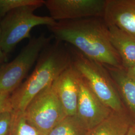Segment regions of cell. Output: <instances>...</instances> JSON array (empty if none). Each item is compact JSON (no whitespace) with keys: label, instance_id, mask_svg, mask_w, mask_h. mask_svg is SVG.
I'll use <instances>...</instances> for the list:
<instances>
[{"label":"cell","instance_id":"6da1fadb","mask_svg":"<svg viewBox=\"0 0 135 135\" xmlns=\"http://www.w3.org/2000/svg\"><path fill=\"white\" fill-rule=\"evenodd\" d=\"M48 28L57 41L70 44L88 58L104 65L123 68L104 18L58 21Z\"/></svg>","mask_w":135,"mask_h":135},{"label":"cell","instance_id":"7a4b0ae2","mask_svg":"<svg viewBox=\"0 0 135 135\" xmlns=\"http://www.w3.org/2000/svg\"><path fill=\"white\" fill-rule=\"evenodd\" d=\"M71 62L70 49L62 42L50 44L40 54L32 74L11 94L13 111L24 112L34 97L52 85Z\"/></svg>","mask_w":135,"mask_h":135},{"label":"cell","instance_id":"3957f363","mask_svg":"<svg viewBox=\"0 0 135 135\" xmlns=\"http://www.w3.org/2000/svg\"><path fill=\"white\" fill-rule=\"evenodd\" d=\"M70 51L72 66L95 95L112 111H125L116 85L104 65L88 58L73 47Z\"/></svg>","mask_w":135,"mask_h":135},{"label":"cell","instance_id":"277c9868","mask_svg":"<svg viewBox=\"0 0 135 135\" xmlns=\"http://www.w3.org/2000/svg\"><path fill=\"white\" fill-rule=\"evenodd\" d=\"M42 5H28L11 11L0 20V49L8 55L22 40L31 37L30 32L39 25L51 26L56 22L50 16L34 14Z\"/></svg>","mask_w":135,"mask_h":135},{"label":"cell","instance_id":"5b68a950","mask_svg":"<svg viewBox=\"0 0 135 135\" xmlns=\"http://www.w3.org/2000/svg\"><path fill=\"white\" fill-rule=\"evenodd\" d=\"M52 39V37L44 34L30 38L13 60L0 65V93L12 94L19 87Z\"/></svg>","mask_w":135,"mask_h":135},{"label":"cell","instance_id":"8992f818","mask_svg":"<svg viewBox=\"0 0 135 135\" xmlns=\"http://www.w3.org/2000/svg\"><path fill=\"white\" fill-rule=\"evenodd\" d=\"M24 113L40 135H48L67 116L52 84L34 97Z\"/></svg>","mask_w":135,"mask_h":135},{"label":"cell","instance_id":"52a82bcc","mask_svg":"<svg viewBox=\"0 0 135 135\" xmlns=\"http://www.w3.org/2000/svg\"><path fill=\"white\" fill-rule=\"evenodd\" d=\"M50 17L55 21L104 18L106 0H44Z\"/></svg>","mask_w":135,"mask_h":135},{"label":"cell","instance_id":"ba28073f","mask_svg":"<svg viewBox=\"0 0 135 135\" xmlns=\"http://www.w3.org/2000/svg\"><path fill=\"white\" fill-rule=\"evenodd\" d=\"M78 76L79 93L76 116L89 131L105 121L113 111L95 95L79 74Z\"/></svg>","mask_w":135,"mask_h":135},{"label":"cell","instance_id":"9c48e42d","mask_svg":"<svg viewBox=\"0 0 135 135\" xmlns=\"http://www.w3.org/2000/svg\"><path fill=\"white\" fill-rule=\"evenodd\" d=\"M52 85L67 116L76 115L79 99V76L71 65L53 83Z\"/></svg>","mask_w":135,"mask_h":135},{"label":"cell","instance_id":"30bf717a","mask_svg":"<svg viewBox=\"0 0 135 135\" xmlns=\"http://www.w3.org/2000/svg\"><path fill=\"white\" fill-rule=\"evenodd\" d=\"M104 19L107 24L135 36V0H106Z\"/></svg>","mask_w":135,"mask_h":135},{"label":"cell","instance_id":"8fae6325","mask_svg":"<svg viewBox=\"0 0 135 135\" xmlns=\"http://www.w3.org/2000/svg\"><path fill=\"white\" fill-rule=\"evenodd\" d=\"M111 44L121 58L123 67L127 69L135 64V36L112 25H108Z\"/></svg>","mask_w":135,"mask_h":135},{"label":"cell","instance_id":"7c38bea8","mask_svg":"<svg viewBox=\"0 0 135 135\" xmlns=\"http://www.w3.org/2000/svg\"><path fill=\"white\" fill-rule=\"evenodd\" d=\"M104 66L111 75L127 108L135 116V79L130 77L124 68Z\"/></svg>","mask_w":135,"mask_h":135},{"label":"cell","instance_id":"4fadbf2b","mask_svg":"<svg viewBox=\"0 0 135 135\" xmlns=\"http://www.w3.org/2000/svg\"><path fill=\"white\" fill-rule=\"evenodd\" d=\"M125 111L113 112L105 121L89 131L87 135H126L130 124Z\"/></svg>","mask_w":135,"mask_h":135},{"label":"cell","instance_id":"5bb4252c","mask_svg":"<svg viewBox=\"0 0 135 135\" xmlns=\"http://www.w3.org/2000/svg\"><path fill=\"white\" fill-rule=\"evenodd\" d=\"M88 130L76 115L67 116L48 135H87Z\"/></svg>","mask_w":135,"mask_h":135},{"label":"cell","instance_id":"9a60e30c","mask_svg":"<svg viewBox=\"0 0 135 135\" xmlns=\"http://www.w3.org/2000/svg\"><path fill=\"white\" fill-rule=\"evenodd\" d=\"M14 112L11 135H40L37 130L27 121L24 112Z\"/></svg>","mask_w":135,"mask_h":135},{"label":"cell","instance_id":"2e32d148","mask_svg":"<svg viewBox=\"0 0 135 135\" xmlns=\"http://www.w3.org/2000/svg\"><path fill=\"white\" fill-rule=\"evenodd\" d=\"M44 5V0H0V20L11 11L28 5Z\"/></svg>","mask_w":135,"mask_h":135},{"label":"cell","instance_id":"e0dca14e","mask_svg":"<svg viewBox=\"0 0 135 135\" xmlns=\"http://www.w3.org/2000/svg\"><path fill=\"white\" fill-rule=\"evenodd\" d=\"M14 112L7 110L0 114V135H11Z\"/></svg>","mask_w":135,"mask_h":135},{"label":"cell","instance_id":"ac0fdd59","mask_svg":"<svg viewBox=\"0 0 135 135\" xmlns=\"http://www.w3.org/2000/svg\"><path fill=\"white\" fill-rule=\"evenodd\" d=\"M9 93H0V114L7 110H13Z\"/></svg>","mask_w":135,"mask_h":135},{"label":"cell","instance_id":"d6986e66","mask_svg":"<svg viewBox=\"0 0 135 135\" xmlns=\"http://www.w3.org/2000/svg\"><path fill=\"white\" fill-rule=\"evenodd\" d=\"M127 74L131 77L135 79V64L132 67L129 68L127 69H125Z\"/></svg>","mask_w":135,"mask_h":135},{"label":"cell","instance_id":"ffe728a7","mask_svg":"<svg viewBox=\"0 0 135 135\" xmlns=\"http://www.w3.org/2000/svg\"><path fill=\"white\" fill-rule=\"evenodd\" d=\"M0 34H1V28H0ZM8 56L7 54L3 52L0 49V65L6 63L7 61Z\"/></svg>","mask_w":135,"mask_h":135},{"label":"cell","instance_id":"44dd1931","mask_svg":"<svg viewBox=\"0 0 135 135\" xmlns=\"http://www.w3.org/2000/svg\"><path fill=\"white\" fill-rule=\"evenodd\" d=\"M126 135H135V125L130 126Z\"/></svg>","mask_w":135,"mask_h":135}]
</instances>
